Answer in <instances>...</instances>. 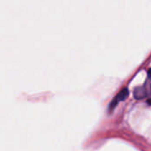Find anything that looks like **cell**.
Masks as SVG:
<instances>
[{
	"label": "cell",
	"mask_w": 151,
	"mask_h": 151,
	"mask_svg": "<svg viewBox=\"0 0 151 151\" xmlns=\"http://www.w3.org/2000/svg\"><path fill=\"white\" fill-rule=\"evenodd\" d=\"M128 96H129V90H128L127 88H123V89H121V90L118 93V95L112 99L111 103L110 104L109 111H112L117 107V105H118L120 102L126 100V99L127 98Z\"/></svg>",
	"instance_id": "6da1fadb"
},
{
	"label": "cell",
	"mask_w": 151,
	"mask_h": 151,
	"mask_svg": "<svg viewBox=\"0 0 151 151\" xmlns=\"http://www.w3.org/2000/svg\"><path fill=\"white\" fill-rule=\"evenodd\" d=\"M151 96V85L146 83L141 87H138L134 91V96L135 99H143L146 96Z\"/></svg>",
	"instance_id": "7a4b0ae2"
},
{
	"label": "cell",
	"mask_w": 151,
	"mask_h": 151,
	"mask_svg": "<svg viewBox=\"0 0 151 151\" xmlns=\"http://www.w3.org/2000/svg\"><path fill=\"white\" fill-rule=\"evenodd\" d=\"M147 103H148V104L151 105V97H150V98H149V99L147 100Z\"/></svg>",
	"instance_id": "3957f363"
},
{
	"label": "cell",
	"mask_w": 151,
	"mask_h": 151,
	"mask_svg": "<svg viewBox=\"0 0 151 151\" xmlns=\"http://www.w3.org/2000/svg\"><path fill=\"white\" fill-rule=\"evenodd\" d=\"M148 74H149V77L151 79V68L149 70V72H148Z\"/></svg>",
	"instance_id": "277c9868"
}]
</instances>
